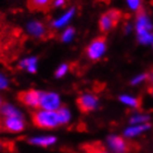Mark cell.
Returning <instances> with one entry per match:
<instances>
[{"label": "cell", "mask_w": 153, "mask_h": 153, "mask_svg": "<svg viewBox=\"0 0 153 153\" xmlns=\"http://www.w3.org/2000/svg\"><path fill=\"white\" fill-rule=\"evenodd\" d=\"M32 121L35 123V126L41 129H52L60 124L58 112L48 111V110L35 112L32 115Z\"/></svg>", "instance_id": "1"}, {"label": "cell", "mask_w": 153, "mask_h": 153, "mask_svg": "<svg viewBox=\"0 0 153 153\" xmlns=\"http://www.w3.org/2000/svg\"><path fill=\"white\" fill-rule=\"evenodd\" d=\"M122 17V12L119 10H109L101 16L99 20V27L102 32H108L117 26Z\"/></svg>", "instance_id": "2"}, {"label": "cell", "mask_w": 153, "mask_h": 153, "mask_svg": "<svg viewBox=\"0 0 153 153\" xmlns=\"http://www.w3.org/2000/svg\"><path fill=\"white\" fill-rule=\"evenodd\" d=\"M40 108L42 110H48V111H56L60 109V99L58 94L52 92H41Z\"/></svg>", "instance_id": "3"}, {"label": "cell", "mask_w": 153, "mask_h": 153, "mask_svg": "<svg viewBox=\"0 0 153 153\" xmlns=\"http://www.w3.org/2000/svg\"><path fill=\"white\" fill-rule=\"evenodd\" d=\"M109 146L114 153H130L132 151V143L128 142L121 137L118 135H111L108 139Z\"/></svg>", "instance_id": "4"}, {"label": "cell", "mask_w": 153, "mask_h": 153, "mask_svg": "<svg viewBox=\"0 0 153 153\" xmlns=\"http://www.w3.org/2000/svg\"><path fill=\"white\" fill-rule=\"evenodd\" d=\"M104 51H105V39L103 37H99L90 43V46L87 49V53L91 60H98L104 53Z\"/></svg>", "instance_id": "5"}, {"label": "cell", "mask_w": 153, "mask_h": 153, "mask_svg": "<svg viewBox=\"0 0 153 153\" xmlns=\"http://www.w3.org/2000/svg\"><path fill=\"white\" fill-rule=\"evenodd\" d=\"M40 94L41 92L36 90H27L22 91L18 94V99L21 103L26 104L30 108H39L40 107Z\"/></svg>", "instance_id": "6"}, {"label": "cell", "mask_w": 153, "mask_h": 153, "mask_svg": "<svg viewBox=\"0 0 153 153\" xmlns=\"http://www.w3.org/2000/svg\"><path fill=\"white\" fill-rule=\"evenodd\" d=\"M1 126L9 132H20L23 130L25 124L21 117H7L1 121Z\"/></svg>", "instance_id": "7"}, {"label": "cell", "mask_w": 153, "mask_h": 153, "mask_svg": "<svg viewBox=\"0 0 153 153\" xmlns=\"http://www.w3.org/2000/svg\"><path fill=\"white\" fill-rule=\"evenodd\" d=\"M76 104H78V108L80 109V111L85 113V112H90L96 109L98 105V99L97 97L92 94H83L78 98Z\"/></svg>", "instance_id": "8"}, {"label": "cell", "mask_w": 153, "mask_h": 153, "mask_svg": "<svg viewBox=\"0 0 153 153\" xmlns=\"http://www.w3.org/2000/svg\"><path fill=\"white\" fill-rule=\"evenodd\" d=\"M152 29V25L148 19L146 15L144 13L143 10L138 11V18H137V31L139 35H143V33H149L151 32Z\"/></svg>", "instance_id": "9"}, {"label": "cell", "mask_w": 153, "mask_h": 153, "mask_svg": "<svg viewBox=\"0 0 153 153\" xmlns=\"http://www.w3.org/2000/svg\"><path fill=\"white\" fill-rule=\"evenodd\" d=\"M28 30H29V32H30L32 36L38 37V38H40V39H47L51 36L50 31L45 27V25L41 22H38V21L29 23Z\"/></svg>", "instance_id": "10"}, {"label": "cell", "mask_w": 153, "mask_h": 153, "mask_svg": "<svg viewBox=\"0 0 153 153\" xmlns=\"http://www.w3.org/2000/svg\"><path fill=\"white\" fill-rule=\"evenodd\" d=\"M27 6L31 11H48L52 6V0H28Z\"/></svg>", "instance_id": "11"}, {"label": "cell", "mask_w": 153, "mask_h": 153, "mask_svg": "<svg viewBox=\"0 0 153 153\" xmlns=\"http://www.w3.org/2000/svg\"><path fill=\"white\" fill-rule=\"evenodd\" d=\"M83 149L85 153H109L107 150L104 149V146L99 143V142H93L83 146Z\"/></svg>", "instance_id": "12"}, {"label": "cell", "mask_w": 153, "mask_h": 153, "mask_svg": "<svg viewBox=\"0 0 153 153\" xmlns=\"http://www.w3.org/2000/svg\"><path fill=\"white\" fill-rule=\"evenodd\" d=\"M150 126L149 124H139V126H131L129 129H126L124 134H126V137H135V135H138V134L142 133L143 131H146V129H149Z\"/></svg>", "instance_id": "13"}, {"label": "cell", "mask_w": 153, "mask_h": 153, "mask_svg": "<svg viewBox=\"0 0 153 153\" xmlns=\"http://www.w3.org/2000/svg\"><path fill=\"white\" fill-rule=\"evenodd\" d=\"M30 142L33 143V144H37V146H48L56 142V138H54V137H41V138L31 139Z\"/></svg>", "instance_id": "14"}, {"label": "cell", "mask_w": 153, "mask_h": 153, "mask_svg": "<svg viewBox=\"0 0 153 153\" xmlns=\"http://www.w3.org/2000/svg\"><path fill=\"white\" fill-rule=\"evenodd\" d=\"M120 100H121L124 104L130 105V107H133V108H140V105H141V100L138 99V98L130 97V96H121L120 97Z\"/></svg>", "instance_id": "15"}, {"label": "cell", "mask_w": 153, "mask_h": 153, "mask_svg": "<svg viewBox=\"0 0 153 153\" xmlns=\"http://www.w3.org/2000/svg\"><path fill=\"white\" fill-rule=\"evenodd\" d=\"M20 68H26L30 72H36V69H37V59L36 58H29V59L23 60L20 63Z\"/></svg>", "instance_id": "16"}, {"label": "cell", "mask_w": 153, "mask_h": 153, "mask_svg": "<svg viewBox=\"0 0 153 153\" xmlns=\"http://www.w3.org/2000/svg\"><path fill=\"white\" fill-rule=\"evenodd\" d=\"M1 114L4 115V118H7V117H21L20 113L15 108H12L11 105H4L1 108Z\"/></svg>", "instance_id": "17"}, {"label": "cell", "mask_w": 153, "mask_h": 153, "mask_svg": "<svg viewBox=\"0 0 153 153\" xmlns=\"http://www.w3.org/2000/svg\"><path fill=\"white\" fill-rule=\"evenodd\" d=\"M73 13H74V10L72 9V10H70L69 12H67L65 15L62 16L60 19L56 20V21L53 22V26H54V27H60V26H63V25H65V23L71 19V17L73 16Z\"/></svg>", "instance_id": "18"}, {"label": "cell", "mask_w": 153, "mask_h": 153, "mask_svg": "<svg viewBox=\"0 0 153 153\" xmlns=\"http://www.w3.org/2000/svg\"><path fill=\"white\" fill-rule=\"evenodd\" d=\"M58 117H59V122L60 124H65L70 120V112L68 111V109L65 108H61L58 110Z\"/></svg>", "instance_id": "19"}, {"label": "cell", "mask_w": 153, "mask_h": 153, "mask_svg": "<svg viewBox=\"0 0 153 153\" xmlns=\"http://www.w3.org/2000/svg\"><path fill=\"white\" fill-rule=\"evenodd\" d=\"M126 1H128V4L130 6L131 9L137 10V11H140V10H142L141 0H126Z\"/></svg>", "instance_id": "20"}, {"label": "cell", "mask_w": 153, "mask_h": 153, "mask_svg": "<svg viewBox=\"0 0 153 153\" xmlns=\"http://www.w3.org/2000/svg\"><path fill=\"white\" fill-rule=\"evenodd\" d=\"M73 33H74V30H73L72 28H68L63 32V35H62V41H69L70 39L73 37Z\"/></svg>", "instance_id": "21"}, {"label": "cell", "mask_w": 153, "mask_h": 153, "mask_svg": "<svg viewBox=\"0 0 153 153\" xmlns=\"http://www.w3.org/2000/svg\"><path fill=\"white\" fill-rule=\"evenodd\" d=\"M149 118L146 117V115H137L134 118L131 119V122L132 123H144L146 121H148Z\"/></svg>", "instance_id": "22"}, {"label": "cell", "mask_w": 153, "mask_h": 153, "mask_svg": "<svg viewBox=\"0 0 153 153\" xmlns=\"http://www.w3.org/2000/svg\"><path fill=\"white\" fill-rule=\"evenodd\" d=\"M67 70H68V65H62L61 67H59V69L57 70V72H56V76L57 78H60L67 72Z\"/></svg>", "instance_id": "23"}, {"label": "cell", "mask_w": 153, "mask_h": 153, "mask_svg": "<svg viewBox=\"0 0 153 153\" xmlns=\"http://www.w3.org/2000/svg\"><path fill=\"white\" fill-rule=\"evenodd\" d=\"M8 85V81L2 74H0V89H6Z\"/></svg>", "instance_id": "24"}, {"label": "cell", "mask_w": 153, "mask_h": 153, "mask_svg": "<svg viewBox=\"0 0 153 153\" xmlns=\"http://www.w3.org/2000/svg\"><path fill=\"white\" fill-rule=\"evenodd\" d=\"M146 79H148V74H142V76H137L133 81H132V84H138L139 82L146 80Z\"/></svg>", "instance_id": "25"}, {"label": "cell", "mask_w": 153, "mask_h": 153, "mask_svg": "<svg viewBox=\"0 0 153 153\" xmlns=\"http://www.w3.org/2000/svg\"><path fill=\"white\" fill-rule=\"evenodd\" d=\"M63 4H65V0H56V1H54V6H56V7L62 6Z\"/></svg>", "instance_id": "26"}, {"label": "cell", "mask_w": 153, "mask_h": 153, "mask_svg": "<svg viewBox=\"0 0 153 153\" xmlns=\"http://www.w3.org/2000/svg\"><path fill=\"white\" fill-rule=\"evenodd\" d=\"M150 81H151V87H153V72L150 76Z\"/></svg>", "instance_id": "27"}, {"label": "cell", "mask_w": 153, "mask_h": 153, "mask_svg": "<svg viewBox=\"0 0 153 153\" xmlns=\"http://www.w3.org/2000/svg\"><path fill=\"white\" fill-rule=\"evenodd\" d=\"M98 1H101V2H104V4H109L110 0H98Z\"/></svg>", "instance_id": "28"}, {"label": "cell", "mask_w": 153, "mask_h": 153, "mask_svg": "<svg viewBox=\"0 0 153 153\" xmlns=\"http://www.w3.org/2000/svg\"><path fill=\"white\" fill-rule=\"evenodd\" d=\"M149 92L153 96V87H151V85H150V88H149Z\"/></svg>", "instance_id": "29"}, {"label": "cell", "mask_w": 153, "mask_h": 153, "mask_svg": "<svg viewBox=\"0 0 153 153\" xmlns=\"http://www.w3.org/2000/svg\"><path fill=\"white\" fill-rule=\"evenodd\" d=\"M1 103H2V102H1V99H0V107H1Z\"/></svg>", "instance_id": "30"}, {"label": "cell", "mask_w": 153, "mask_h": 153, "mask_svg": "<svg viewBox=\"0 0 153 153\" xmlns=\"http://www.w3.org/2000/svg\"><path fill=\"white\" fill-rule=\"evenodd\" d=\"M152 43H153V42H152Z\"/></svg>", "instance_id": "31"}]
</instances>
